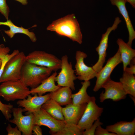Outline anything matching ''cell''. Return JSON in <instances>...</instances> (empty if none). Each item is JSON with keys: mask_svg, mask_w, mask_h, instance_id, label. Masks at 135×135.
<instances>
[{"mask_svg": "<svg viewBox=\"0 0 135 135\" xmlns=\"http://www.w3.org/2000/svg\"><path fill=\"white\" fill-rule=\"evenodd\" d=\"M105 91L100 93L99 97L100 102H102L107 99L117 102L124 99L127 94L123 89L120 83L112 80L110 78L102 86Z\"/></svg>", "mask_w": 135, "mask_h": 135, "instance_id": "cell-10", "label": "cell"}, {"mask_svg": "<svg viewBox=\"0 0 135 135\" xmlns=\"http://www.w3.org/2000/svg\"><path fill=\"white\" fill-rule=\"evenodd\" d=\"M106 129L116 135H134L135 133V118L131 122H117L106 126Z\"/></svg>", "mask_w": 135, "mask_h": 135, "instance_id": "cell-17", "label": "cell"}, {"mask_svg": "<svg viewBox=\"0 0 135 135\" xmlns=\"http://www.w3.org/2000/svg\"><path fill=\"white\" fill-rule=\"evenodd\" d=\"M122 62L120 53L118 49L115 54L108 60L104 66L97 73L94 91L96 92L102 88V85L110 78L111 73L114 68Z\"/></svg>", "mask_w": 135, "mask_h": 135, "instance_id": "cell-12", "label": "cell"}, {"mask_svg": "<svg viewBox=\"0 0 135 135\" xmlns=\"http://www.w3.org/2000/svg\"><path fill=\"white\" fill-rule=\"evenodd\" d=\"M57 75L55 72L44 80L39 85L35 88L30 90V93L32 95L35 94L41 96L47 92L54 91L60 87L55 83V78Z\"/></svg>", "mask_w": 135, "mask_h": 135, "instance_id": "cell-18", "label": "cell"}, {"mask_svg": "<svg viewBox=\"0 0 135 135\" xmlns=\"http://www.w3.org/2000/svg\"><path fill=\"white\" fill-rule=\"evenodd\" d=\"M23 52H20L10 58L6 63L0 78V83L20 79L22 66L26 61Z\"/></svg>", "mask_w": 135, "mask_h": 135, "instance_id": "cell-4", "label": "cell"}, {"mask_svg": "<svg viewBox=\"0 0 135 135\" xmlns=\"http://www.w3.org/2000/svg\"><path fill=\"white\" fill-rule=\"evenodd\" d=\"M96 135H116L114 133L108 132L106 128L102 127L101 125L98 126L95 132Z\"/></svg>", "mask_w": 135, "mask_h": 135, "instance_id": "cell-30", "label": "cell"}, {"mask_svg": "<svg viewBox=\"0 0 135 135\" xmlns=\"http://www.w3.org/2000/svg\"><path fill=\"white\" fill-rule=\"evenodd\" d=\"M10 51V48L3 44L0 45V59L2 60L6 56Z\"/></svg>", "mask_w": 135, "mask_h": 135, "instance_id": "cell-32", "label": "cell"}, {"mask_svg": "<svg viewBox=\"0 0 135 135\" xmlns=\"http://www.w3.org/2000/svg\"><path fill=\"white\" fill-rule=\"evenodd\" d=\"M1 25L6 26L9 27V30H4V32L10 38H12L16 34L21 33L28 36L32 42H35L36 40V38L33 32H30L28 29L25 28L22 26H16L10 20H7L5 22H0V26Z\"/></svg>", "mask_w": 135, "mask_h": 135, "instance_id": "cell-21", "label": "cell"}, {"mask_svg": "<svg viewBox=\"0 0 135 135\" xmlns=\"http://www.w3.org/2000/svg\"><path fill=\"white\" fill-rule=\"evenodd\" d=\"M41 108L55 118L64 121L62 107L54 100L50 99L42 105Z\"/></svg>", "mask_w": 135, "mask_h": 135, "instance_id": "cell-22", "label": "cell"}, {"mask_svg": "<svg viewBox=\"0 0 135 135\" xmlns=\"http://www.w3.org/2000/svg\"><path fill=\"white\" fill-rule=\"evenodd\" d=\"M126 2L129 3L134 8H135V0H124Z\"/></svg>", "mask_w": 135, "mask_h": 135, "instance_id": "cell-35", "label": "cell"}, {"mask_svg": "<svg viewBox=\"0 0 135 135\" xmlns=\"http://www.w3.org/2000/svg\"><path fill=\"white\" fill-rule=\"evenodd\" d=\"M81 83L82 86L78 91L72 94V103L75 105L87 103L90 97L87 92L88 88L90 86V82L89 80L86 81Z\"/></svg>", "mask_w": 135, "mask_h": 135, "instance_id": "cell-23", "label": "cell"}, {"mask_svg": "<svg viewBox=\"0 0 135 135\" xmlns=\"http://www.w3.org/2000/svg\"><path fill=\"white\" fill-rule=\"evenodd\" d=\"M30 94L29 88L20 80L6 81L0 85V96L8 102L23 100Z\"/></svg>", "mask_w": 135, "mask_h": 135, "instance_id": "cell-3", "label": "cell"}, {"mask_svg": "<svg viewBox=\"0 0 135 135\" xmlns=\"http://www.w3.org/2000/svg\"><path fill=\"white\" fill-rule=\"evenodd\" d=\"M33 114L34 124L48 127L50 129V133L51 135H53L66 126L64 121L55 118L41 108Z\"/></svg>", "mask_w": 135, "mask_h": 135, "instance_id": "cell-8", "label": "cell"}, {"mask_svg": "<svg viewBox=\"0 0 135 135\" xmlns=\"http://www.w3.org/2000/svg\"><path fill=\"white\" fill-rule=\"evenodd\" d=\"M13 108V105L4 104L0 100V110L7 120H9L12 117V109Z\"/></svg>", "mask_w": 135, "mask_h": 135, "instance_id": "cell-26", "label": "cell"}, {"mask_svg": "<svg viewBox=\"0 0 135 135\" xmlns=\"http://www.w3.org/2000/svg\"><path fill=\"white\" fill-rule=\"evenodd\" d=\"M94 96H90L84 113L79 120L77 126L82 132L89 128L94 122L101 115L103 108L99 107L96 104Z\"/></svg>", "mask_w": 135, "mask_h": 135, "instance_id": "cell-5", "label": "cell"}, {"mask_svg": "<svg viewBox=\"0 0 135 135\" xmlns=\"http://www.w3.org/2000/svg\"><path fill=\"white\" fill-rule=\"evenodd\" d=\"M32 96L30 94L27 98L19 100L16 104L18 106L22 107L23 112H26L27 114L34 112L39 110L42 105L50 99V93L44 95L39 96L35 94Z\"/></svg>", "mask_w": 135, "mask_h": 135, "instance_id": "cell-14", "label": "cell"}, {"mask_svg": "<svg viewBox=\"0 0 135 135\" xmlns=\"http://www.w3.org/2000/svg\"><path fill=\"white\" fill-rule=\"evenodd\" d=\"M116 42L119 46V50L123 63L124 71L127 66L129 65L131 61L135 57V50L132 48L122 39H118Z\"/></svg>", "mask_w": 135, "mask_h": 135, "instance_id": "cell-20", "label": "cell"}, {"mask_svg": "<svg viewBox=\"0 0 135 135\" xmlns=\"http://www.w3.org/2000/svg\"><path fill=\"white\" fill-rule=\"evenodd\" d=\"M26 61L50 68L54 72L60 69L61 67V59L44 51L35 50L31 52L26 56Z\"/></svg>", "mask_w": 135, "mask_h": 135, "instance_id": "cell-6", "label": "cell"}, {"mask_svg": "<svg viewBox=\"0 0 135 135\" xmlns=\"http://www.w3.org/2000/svg\"><path fill=\"white\" fill-rule=\"evenodd\" d=\"M53 71L50 68L26 61L22 70L20 80L28 87L36 88Z\"/></svg>", "mask_w": 135, "mask_h": 135, "instance_id": "cell-2", "label": "cell"}, {"mask_svg": "<svg viewBox=\"0 0 135 135\" xmlns=\"http://www.w3.org/2000/svg\"><path fill=\"white\" fill-rule=\"evenodd\" d=\"M72 90L70 88L61 87L54 92H50V98L61 106H66L72 103Z\"/></svg>", "mask_w": 135, "mask_h": 135, "instance_id": "cell-19", "label": "cell"}, {"mask_svg": "<svg viewBox=\"0 0 135 135\" xmlns=\"http://www.w3.org/2000/svg\"><path fill=\"white\" fill-rule=\"evenodd\" d=\"M23 109L21 108H12V112L13 118L9 122L14 124L23 135H32L34 124V115L31 113L24 116Z\"/></svg>", "mask_w": 135, "mask_h": 135, "instance_id": "cell-9", "label": "cell"}, {"mask_svg": "<svg viewBox=\"0 0 135 135\" xmlns=\"http://www.w3.org/2000/svg\"><path fill=\"white\" fill-rule=\"evenodd\" d=\"M111 4L116 6L120 13L124 18L125 21L128 34L129 38L127 44L132 47L133 40L135 38V31L130 18L126 6V2L124 0H110Z\"/></svg>", "mask_w": 135, "mask_h": 135, "instance_id": "cell-16", "label": "cell"}, {"mask_svg": "<svg viewBox=\"0 0 135 135\" xmlns=\"http://www.w3.org/2000/svg\"><path fill=\"white\" fill-rule=\"evenodd\" d=\"M122 22L118 17H116L112 26L108 27L106 32L102 34L101 40L96 50L98 55V58L97 62L92 67L97 73L103 67L106 56V50L108 46V37L111 32L114 30Z\"/></svg>", "mask_w": 135, "mask_h": 135, "instance_id": "cell-11", "label": "cell"}, {"mask_svg": "<svg viewBox=\"0 0 135 135\" xmlns=\"http://www.w3.org/2000/svg\"><path fill=\"white\" fill-rule=\"evenodd\" d=\"M20 3L22 5H25L28 3L27 0H14Z\"/></svg>", "mask_w": 135, "mask_h": 135, "instance_id": "cell-36", "label": "cell"}, {"mask_svg": "<svg viewBox=\"0 0 135 135\" xmlns=\"http://www.w3.org/2000/svg\"><path fill=\"white\" fill-rule=\"evenodd\" d=\"M87 103L75 105L72 103L62 108V112L66 124L77 125L81 118Z\"/></svg>", "mask_w": 135, "mask_h": 135, "instance_id": "cell-15", "label": "cell"}, {"mask_svg": "<svg viewBox=\"0 0 135 135\" xmlns=\"http://www.w3.org/2000/svg\"><path fill=\"white\" fill-rule=\"evenodd\" d=\"M8 133V135H21V132L18 130V127H12L9 124H8L6 128Z\"/></svg>", "mask_w": 135, "mask_h": 135, "instance_id": "cell-31", "label": "cell"}, {"mask_svg": "<svg viewBox=\"0 0 135 135\" xmlns=\"http://www.w3.org/2000/svg\"><path fill=\"white\" fill-rule=\"evenodd\" d=\"M6 0H0V13L4 16L7 20H8L10 9Z\"/></svg>", "mask_w": 135, "mask_h": 135, "instance_id": "cell-28", "label": "cell"}, {"mask_svg": "<svg viewBox=\"0 0 135 135\" xmlns=\"http://www.w3.org/2000/svg\"><path fill=\"white\" fill-rule=\"evenodd\" d=\"M47 30L55 32L58 34L67 37L80 44L82 43V35L79 24L73 14L53 21Z\"/></svg>", "mask_w": 135, "mask_h": 135, "instance_id": "cell-1", "label": "cell"}, {"mask_svg": "<svg viewBox=\"0 0 135 135\" xmlns=\"http://www.w3.org/2000/svg\"><path fill=\"white\" fill-rule=\"evenodd\" d=\"M102 124V123L100 121V118H98L94 122L89 128L82 132V135H95V132L97 127L99 126Z\"/></svg>", "mask_w": 135, "mask_h": 135, "instance_id": "cell-27", "label": "cell"}, {"mask_svg": "<svg viewBox=\"0 0 135 135\" xmlns=\"http://www.w3.org/2000/svg\"><path fill=\"white\" fill-rule=\"evenodd\" d=\"M61 60V70L56 76L55 81L60 87H68L72 90H75L74 81L77 79L72 64L69 62L68 56L66 55L62 57Z\"/></svg>", "mask_w": 135, "mask_h": 135, "instance_id": "cell-7", "label": "cell"}, {"mask_svg": "<svg viewBox=\"0 0 135 135\" xmlns=\"http://www.w3.org/2000/svg\"><path fill=\"white\" fill-rule=\"evenodd\" d=\"M20 52L18 50H14L10 54H8L2 60V64L0 68V78L3 72L4 66L8 61L12 57L18 53Z\"/></svg>", "mask_w": 135, "mask_h": 135, "instance_id": "cell-29", "label": "cell"}, {"mask_svg": "<svg viewBox=\"0 0 135 135\" xmlns=\"http://www.w3.org/2000/svg\"><path fill=\"white\" fill-rule=\"evenodd\" d=\"M2 64V60L1 59H0V68Z\"/></svg>", "mask_w": 135, "mask_h": 135, "instance_id": "cell-37", "label": "cell"}, {"mask_svg": "<svg viewBox=\"0 0 135 135\" xmlns=\"http://www.w3.org/2000/svg\"><path fill=\"white\" fill-rule=\"evenodd\" d=\"M120 82L127 94L135 98V77L134 74L124 71Z\"/></svg>", "mask_w": 135, "mask_h": 135, "instance_id": "cell-24", "label": "cell"}, {"mask_svg": "<svg viewBox=\"0 0 135 135\" xmlns=\"http://www.w3.org/2000/svg\"><path fill=\"white\" fill-rule=\"evenodd\" d=\"M53 135H82V132L80 130L77 125H66L61 130Z\"/></svg>", "mask_w": 135, "mask_h": 135, "instance_id": "cell-25", "label": "cell"}, {"mask_svg": "<svg viewBox=\"0 0 135 135\" xmlns=\"http://www.w3.org/2000/svg\"><path fill=\"white\" fill-rule=\"evenodd\" d=\"M135 58L131 61L129 67H127L124 71L130 74H135Z\"/></svg>", "mask_w": 135, "mask_h": 135, "instance_id": "cell-33", "label": "cell"}, {"mask_svg": "<svg viewBox=\"0 0 135 135\" xmlns=\"http://www.w3.org/2000/svg\"><path fill=\"white\" fill-rule=\"evenodd\" d=\"M32 134L35 135H42V132L41 128L40 126L35 125L33 126L32 129Z\"/></svg>", "mask_w": 135, "mask_h": 135, "instance_id": "cell-34", "label": "cell"}, {"mask_svg": "<svg viewBox=\"0 0 135 135\" xmlns=\"http://www.w3.org/2000/svg\"><path fill=\"white\" fill-rule=\"evenodd\" d=\"M87 56L86 53L80 50L77 51L76 53L75 72L77 79L80 80H90L97 75V72L92 67L88 66L85 64L84 60Z\"/></svg>", "mask_w": 135, "mask_h": 135, "instance_id": "cell-13", "label": "cell"}]
</instances>
